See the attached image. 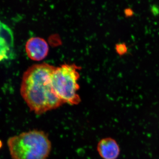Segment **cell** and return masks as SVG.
<instances>
[{"instance_id":"7","label":"cell","mask_w":159,"mask_h":159,"mask_svg":"<svg viewBox=\"0 0 159 159\" xmlns=\"http://www.w3.org/2000/svg\"><path fill=\"white\" fill-rule=\"evenodd\" d=\"M116 50L117 53L122 55L126 54L128 51L127 46L125 43H119L116 46Z\"/></svg>"},{"instance_id":"1","label":"cell","mask_w":159,"mask_h":159,"mask_svg":"<svg viewBox=\"0 0 159 159\" xmlns=\"http://www.w3.org/2000/svg\"><path fill=\"white\" fill-rule=\"evenodd\" d=\"M56 67L47 63L34 64L23 74L21 95L30 111L37 115L58 108L64 104L52 87L51 76Z\"/></svg>"},{"instance_id":"6","label":"cell","mask_w":159,"mask_h":159,"mask_svg":"<svg viewBox=\"0 0 159 159\" xmlns=\"http://www.w3.org/2000/svg\"><path fill=\"white\" fill-rule=\"evenodd\" d=\"M97 150L103 159H117L120 154V148L116 141L111 138L102 139L97 144Z\"/></svg>"},{"instance_id":"5","label":"cell","mask_w":159,"mask_h":159,"mask_svg":"<svg viewBox=\"0 0 159 159\" xmlns=\"http://www.w3.org/2000/svg\"><path fill=\"white\" fill-rule=\"evenodd\" d=\"M25 50L29 58L39 61L47 57L49 48L48 43L44 39L33 37L29 39L26 42Z\"/></svg>"},{"instance_id":"4","label":"cell","mask_w":159,"mask_h":159,"mask_svg":"<svg viewBox=\"0 0 159 159\" xmlns=\"http://www.w3.org/2000/svg\"><path fill=\"white\" fill-rule=\"evenodd\" d=\"M14 46L12 30L0 20V61L14 57Z\"/></svg>"},{"instance_id":"2","label":"cell","mask_w":159,"mask_h":159,"mask_svg":"<svg viewBox=\"0 0 159 159\" xmlns=\"http://www.w3.org/2000/svg\"><path fill=\"white\" fill-rule=\"evenodd\" d=\"M7 144L13 159H47L52 149L48 135L36 129L11 137Z\"/></svg>"},{"instance_id":"8","label":"cell","mask_w":159,"mask_h":159,"mask_svg":"<svg viewBox=\"0 0 159 159\" xmlns=\"http://www.w3.org/2000/svg\"><path fill=\"white\" fill-rule=\"evenodd\" d=\"M125 15L128 17L132 16L134 15V11L130 9H127L125 11Z\"/></svg>"},{"instance_id":"3","label":"cell","mask_w":159,"mask_h":159,"mask_svg":"<svg viewBox=\"0 0 159 159\" xmlns=\"http://www.w3.org/2000/svg\"><path fill=\"white\" fill-rule=\"evenodd\" d=\"M80 69L75 64H64L56 67L51 76L52 87L57 97L64 103L77 105L81 102L77 92Z\"/></svg>"}]
</instances>
